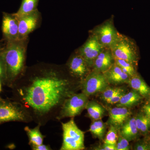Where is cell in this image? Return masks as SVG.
<instances>
[{
  "mask_svg": "<svg viewBox=\"0 0 150 150\" xmlns=\"http://www.w3.org/2000/svg\"><path fill=\"white\" fill-rule=\"evenodd\" d=\"M74 84L56 65H38L25 70L12 86L13 99L40 126L56 119Z\"/></svg>",
  "mask_w": 150,
  "mask_h": 150,
  "instance_id": "obj_1",
  "label": "cell"
},
{
  "mask_svg": "<svg viewBox=\"0 0 150 150\" xmlns=\"http://www.w3.org/2000/svg\"><path fill=\"white\" fill-rule=\"evenodd\" d=\"M25 39L7 41L3 53L6 69V85L11 87L25 70Z\"/></svg>",
  "mask_w": 150,
  "mask_h": 150,
  "instance_id": "obj_2",
  "label": "cell"
},
{
  "mask_svg": "<svg viewBox=\"0 0 150 150\" xmlns=\"http://www.w3.org/2000/svg\"><path fill=\"white\" fill-rule=\"evenodd\" d=\"M29 113L19 103L0 97V124L11 121L30 123L33 121Z\"/></svg>",
  "mask_w": 150,
  "mask_h": 150,
  "instance_id": "obj_3",
  "label": "cell"
},
{
  "mask_svg": "<svg viewBox=\"0 0 150 150\" xmlns=\"http://www.w3.org/2000/svg\"><path fill=\"white\" fill-rule=\"evenodd\" d=\"M63 143L61 150H83L84 145V133L78 128L74 118L67 123H62Z\"/></svg>",
  "mask_w": 150,
  "mask_h": 150,
  "instance_id": "obj_4",
  "label": "cell"
},
{
  "mask_svg": "<svg viewBox=\"0 0 150 150\" xmlns=\"http://www.w3.org/2000/svg\"><path fill=\"white\" fill-rule=\"evenodd\" d=\"M109 48L114 59L125 60L134 65L137 64L138 58L137 46L126 35L119 33L117 39Z\"/></svg>",
  "mask_w": 150,
  "mask_h": 150,
  "instance_id": "obj_5",
  "label": "cell"
},
{
  "mask_svg": "<svg viewBox=\"0 0 150 150\" xmlns=\"http://www.w3.org/2000/svg\"><path fill=\"white\" fill-rule=\"evenodd\" d=\"M88 97L81 92L71 95L62 104L56 120L65 118H74L80 115L88 101Z\"/></svg>",
  "mask_w": 150,
  "mask_h": 150,
  "instance_id": "obj_6",
  "label": "cell"
},
{
  "mask_svg": "<svg viewBox=\"0 0 150 150\" xmlns=\"http://www.w3.org/2000/svg\"><path fill=\"white\" fill-rule=\"evenodd\" d=\"M109 84L103 73L94 71L81 82V88L82 92L89 97L102 92L108 87Z\"/></svg>",
  "mask_w": 150,
  "mask_h": 150,
  "instance_id": "obj_7",
  "label": "cell"
},
{
  "mask_svg": "<svg viewBox=\"0 0 150 150\" xmlns=\"http://www.w3.org/2000/svg\"><path fill=\"white\" fill-rule=\"evenodd\" d=\"M118 33L112 21L110 20L96 28L93 34L96 36L103 46L110 48L117 39Z\"/></svg>",
  "mask_w": 150,
  "mask_h": 150,
  "instance_id": "obj_8",
  "label": "cell"
},
{
  "mask_svg": "<svg viewBox=\"0 0 150 150\" xmlns=\"http://www.w3.org/2000/svg\"><path fill=\"white\" fill-rule=\"evenodd\" d=\"M105 48L96 36L92 34L79 49L78 53L83 57L89 67H91L96 57Z\"/></svg>",
  "mask_w": 150,
  "mask_h": 150,
  "instance_id": "obj_9",
  "label": "cell"
},
{
  "mask_svg": "<svg viewBox=\"0 0 150 150\" xmlns=\"http://www.w3.org/2000/svg\"><path fill=\"white\" fill-rule=\"evenodd\" d=\"M39 18L40 14L38 10L32 13L17 17L18 22V40L26 39L28 35L36 28Z\"/></svg>",
  "mask_w": 150,
  "mask_h": 150,
  "instance_id": "obj_10",
  "label": "cell"
},
{
  "mask_svg": "<svg viewBox=\"0 0 150 150\" xmlns=\"http://www.w3.org/2000/svg\"><path fill=\"white\" fill-rule=\"evenodd\" d=\"M1 29L7 41L18 40V19L15 13H3Z\"/></svg>",
  "mask_w": 150,
  "mask_h": 150,
  "instance_id": "obj_11",
  "label": "cell"
},
{
  "mask_svg": "<svg viewBox=\"0 0 150 150\" xmlns=\"http://www.w3.org/2000/svg\"><path fill=\"white\" fill-rule=\"evenodd\" d=\"M69 73L73 78L81 80V82L89 74V67L79 53L71 57L67 64Z\"/></svg>",
  "mask_w": 150,
  "mask_h": 150,
  "instance_id": "obj_12",
  "label": "cell"
},
{
  "mask_svg": "<svg viewBox=\"0 0 150 150\" xmlns=\"http://www.w3.org/2000/svg\"><path fill=\"white\" fill-rule=\"evenodd\" d=\"M114 64V58L110 48H105L95 60L93 67L94 71L104 74Z\"/></svg>",
  "mask_w": 150,
  "mask_h": 150,
  "instance_id": "obj_13",
  "label": "cell"
},
{
  "mask_svg": "<svg viewBox=\"0 0 150 150\" xmlns=\"http://www.w3.org/2000/svg\"><path fill=\"white\" fill-rule=\"evenodd\" d=\"M131 112L128 108L116 107L110 109L109 111V123L110 125L120 129L123 123L129 118Z\"/></svg>",
  "mask_w": 150,
  "mask_h": 150,
  "instance_id": "obj_14",
  "label": "cell"
},
{
  "mask_svg": "<svg viewBox=\"0 0 150 150\" xmlns=\"http://www.w3.org/2000/svg\"><path fill=\"white\" fill-rule=\"evenodd\" d=\"M109 83L119 84L128 82L130 77L123 72L121 68L115 64L104 73Z\"/></svg>",
  "mask_w": 150,
  "mask_h": 150,
  "instance_id": "obj_15",
  "label": "cell"
},
{
  "mask_svg": "<svg viewBox=\"0 0 150 150\" xmlns=\"http://www.w3.org/2000/svg\"><path fill=\"white\" fill-rule=\"evenodd\" d=\"M120 136L129 141L136 139L139 131L137 128L135 117L129 118L120 128Z\"/></svg>",
  "mask_w": 150,
  "mask_h": 150,
  "instance_id": "obj_16",
  "label": "cell"
},
{
  "mask_svg": "<svg viewBox=\"0 0 150 150\" xmlns=\"http://www.w3.org/2000/svg\"><path fill=\"white\" fill-rule=\"evenodd\" d=\"M128 82L131 88L143 97H147L150 95V87L137 74L129 78Z\"/></svg>",
  "mask_w": 150,
  "mask_h": 150,
  "instance_id": "obj_17",
  "label": "cell"
},
{
  "mask_svg": "<svg viewBox=\"0 0 150 150\" xmlns=\"http://www.w3.org/2000/svg\"><path fill=\"white\" fill-rule=\"evenodd\" d=\"M40 126L39 124H37V126L33 129L30 128L28 126L25 127L24 130L28 137L30 146H38L43 144V140L46 137L40 132Z\"/></svg>",
  "mask_w": 150,
  "mask_h": 150,
  "instance_id": "obj_18",
  "label": "cell"
},
{
  "mask_svg": "<svg viewBox=\"0 0 150 150\" xmlns=\"http://www.w3.org/2000/svg\"><path fill=\"white\" fill-rule=\"evenodd\" d=\"M143 97L135 91L125 93L120 101L116 103V106L129 108L138 104L142 100Z\"/></svg>",
  "mask_w": 150,
  "mask_h": 150,
  "instance_id": "obj_19",
  "label": "cell"
},
{
  "mask_svg": "<svg viewBox=\"0 0 150 150\" xmlns=\"http://www.w3.org/2000/svg\"><path fill=\"white\" fill-rule=\"evenodd\" d=\"M85 109L87 110L90 118L94 121L101 119L105 112L104 108L102 105L93 101H88Z\"/></svg>",
  "mask_w": 150,
  "mask_h": 150,
  "instance_id": "obj_20",
  "label": "cell"
},
{
  "mask_svg": "<svg viewBox=\"0 0 150 150\" xmlns=\"http://www.w3.org/2000/svg\"><path fill=\"white\" fill-rule=\"evenodd\" d=\"M39 0H22L21 5L15 13L17 17L32 13L37 10Z\"/></svg>",
  "mask_w": 150,
  "mask_h": 150,
  "instance_id": "obj_21",
  "label": "cell"
},
{
  "mask_svg": "<svg viewBox=\"0 0 150 150\" xmlns=\"http://www.w3.org/2000/svg\"><path fill=\"white\" fill-rule=\"evenodd\" d=\"M89 131L95 137L102 140L105 132V126L100 119L95 120L90 127Z\"/></svg>",
  "mask_w": 150,
  "mask_h": 150,
  "instance_id": "obj_22",
  "label": "cell"
},
{
  "mask_svg": "<svg viewBox=\"0 0 150 150\" xmlns=\"http://www.w3.org/2000/svg\"><path fill=\"white\" fill-rule=\"evenodd\" d=\"M137 128L139 132L146 134L150 129V118L143 113H140L135 117Z\"/></svg>",
  "mask_w": 150,
  "mask_h": 150,
  "instance_id": "obj_23",
  "label": "cell"
},
{
  "mask_svg": "<svg viewBox=\"0 0 150 150\" xmlns=\"http://www.w3.org/2000/svg\"><path fill=\"white\" fill-rule=\"evenodd\" d=\"M114 64L120 67L123 72L127 74L130 78L136 74L134 65L131 63L122 59H114Z\"/></svg>",
  "mask_w": 150,
  "mask_h": 150,
  "instance_id": "obj_24",
  "label": "cell"
},
{
  "mask_svg": "<svg viewBox=\"0 0 150 150\" xmlns=\"http://www.w3.org/2000/svg\"><path fill=\"white\" fill-rule=\"evenodd\" d=\"M117 129L115 126L110 125L104 139V144L116 146L118 138Z\"/></svg>",
  "mask_w": 150,
  "mask_h": 150,
  "instance_id": "obj_25",
  "label": "cell"
},
{
  "mask_svg": "<svg viewBox=\"0 0 150 150\" xmlns=\"http://www.w3.org/2000/svg\"><path fill=\"white\" fill-rule=\"evenodd\" d=\"M3 48L0 45V81L4 85L6 82V69L3 53Z\"/></svg>",
  "mask_w": 150,
  "mask_h": 150,
  "instance_id": "obj_26",
  "label": "cell"
},
{
  "mask_svg": "<svg viewBox=\"0 0 150 150\" xmlns=\"http://www.w3.org/2000/svg\"><path fill=\"white\" fill-rule=\"evenodd\" d=\"M123 91H125L124 89L121 88L108 87L102 92L101 98L105 101L118 93Z\"/></svg>",
  "mask_w": 150,
  "mask_h": 150,
  "instance_id": "obj_27",
  "label": "cell"
},
{
  "mask_svg": "<svg viewBox=\"0 0 150 150\" xmlns=\"http://www.w3.org/2000/svg\"><path fill=\"white\" fill-rule=\"evenodd\" d=\"M116 150H128L129 148V141L124 137H118L116 145Z\"/></svg>",
  "mask_w": 150,
  "mask_h": 150,
  "instance_id": "obj_28",
  "label": "cell"
},
{
  "mask_svg": "<svg viewBox=\"0 0 150 150\" xmlns=\"http://www.w3.org/2000/svg\"><path fill=\"white\" fill-rule=\"evenodd\" d=\"M125 93V91L120 93H118V94L115 95V96L112 97V98H110V99L106 100L105 102L110 104H116V103H118L120 101L121 97H122V96H123Z\"/></svg>",
  "mask_w": 150,
  "mask_h": 150,
  "instance_id": "obj_29",
  "label": "cell"
},
{
  "mask_svg": "<svg viewBox=\"0 0 150 150\" xmlns=\"http://www.w3.org/2000/svg\"><path fill=\"white\" fill-rule=\"evenodd\" d=\"M33 150H51V148L49 145L44 144H43L38 146H30Z\"/></svg>",
  "mask_w": 150,
  "mask_h": 150,
  "instance_id": "obj_30",
  "label": "cell"
},
{
  "mask_svg": "<svg viewBox=\"0 0 150 150\" xmlns=\"http://www.w3.org/2000/svg\"><path fill=\"white\" fill-rule=\"evenodd\" d=\"M135 149L137 150H150L149 145H148L144 143H139L136 145Z\"/></svg>",
  "mask_w": 150,
  "mask_h": 150,
  "instance_id": "obj_31",
  "label": "cell"
},
{
  "mask_svg": "<svg viewBox=\"0 0 150 150\" xmlns=\"http://www.w3.org/2000/svg\"><path fill=\"white\" fill-rule=\"evenodd\" d=\"M98 150H116V147L115 145L108 144H104L101 147L99 148Z\"/></svg>",
  "mask_w": 150,
  "mask_h": 150,
  "instance_id": "obj_32",
  "label": "cell"
},
{
  "mask_svg": "<svg viewBox=\"0 0 150 150\" xmlns=\"http://www.w3.org/2000/svg\"><path fill=\"white\" fill-rule=\"evenodd\" d=\"M142 109L144 114L150 118V103L145 105Z\"/></svg>",
  "mask_w": 150,
  "mask_h": 150,
  "instance_id": "obj_33",
  "label": "cell"
},
{
  "mask_svg": "<svg viewBox=\"0 0 150 150\" xmlns=\"http://www.w3.org/2000/svg\"><path fill=\"white\" fill-rule=\"evenodd\" d=\"M2 83L0 81V92H1L2 90Z\"/></svg>",
  "mask_w": 150,
  "mask_h": 150,
  "instance_id": "obj_34",
  "label": "cell"
},
{
  "mask_svg": "<svg viewBox=\"0 0 150 150\" xmlns=\"http://www.w3.org/2000/svg\"><path fill=\"white\" fill-rule=\"evenodd\" d=\"M149 100H150V97Z\"/></svg>",
  "mask_w": 150,
  "mask_h": 150,
  "instance_id": "obj_35",
  "label": "cell"
},
{
  "mask_svg": "<svg viewBox=\"0 0 150 150\" xmlns=\"http://www.w3.org/2000/svg\"><path fill=\"white\" fill-rule=\"evenodd\" d=\"M149 147H150V145H149Z\"/></svg>",
  "mask_w": 150,
  "mask_h": 150,
  "instance_id": "obj_36",
  "label": "cell"
}]
</instances>
